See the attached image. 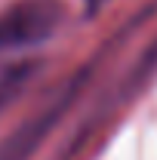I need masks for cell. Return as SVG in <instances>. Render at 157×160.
Masks as SVG:
<instances>
[{
  "label": "cell",
  "instance_id": "obj_2",
  "mask_svg": "<svg viewBox=\"0 0 157 160\" xmlns=\"http://www.w3.org/2000/svg\"><path fill=\"white\" fill-rule=\"evenodd\" d=\"M86 3H89V6H102L105 0H86Z\"/></svg>",
  "mask_w": 157,
  "mask_h": 160
},
{
  "label": "cell",
  "instance_id": "obj_1",
  "mask_svg": "<svg viewBox=\"0 0 157 160\" xmlns=\"http://www.w3.org/2000/svg\"><path fill=\"white\" fill-rule=\"evenodd\" d=\"M62 22L59 0H16L0 12V52L37 46L56 34Z\"/></svg>",
  "mask_w": 157,
  "mask_h": 160
}]
</instances>
